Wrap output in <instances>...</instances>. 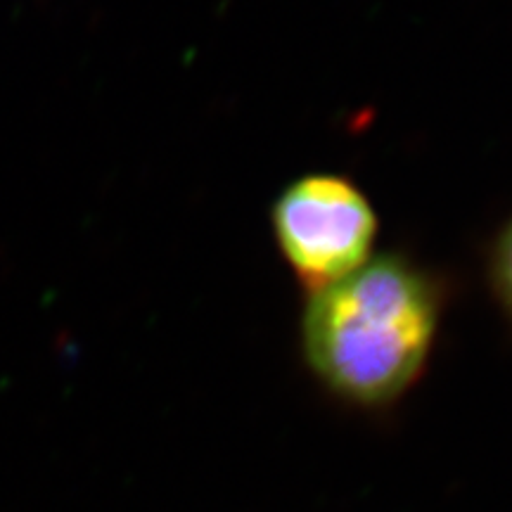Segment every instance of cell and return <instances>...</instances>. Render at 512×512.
Segmentation results:
<instances>
[{
    "mask_svg": "<svg viewBox=\"0 0 512 512\" xmlns=\"http://www.w3.org/2000/svg\"><path fill=\"white\" fill-rule=\"evenodd\" d=\"M441 290L406 256L382 254L309 292L302 313L306 368L349 406L382 411L401 401L430 363Z\"/></svg>",
    "mask_w": 512,
    "mask_h": 512,
    "instance_id": "6da1fadb",
    "label": "cell"
},
{
    "mask_svg": "<svg viewBox=\"0 0 512 512\" xmlns=\"http://www.w3.org/2000/svg\"><path fill=\"white\" fill-rule=\"evenodd\" d=\"M275 245L309 292L347 278L373 259L377 214L363 190L337 174H309L271 209Z\"/></svg>",
    "mask_w": 512,
    "mask_h": 512,
    "instance_id": "7a4b0ae2",
    "label": "cell"
},
{
    "mask_svg": "<svg viewBox=\"0 0 512 512\" xmlns=\"http://www.w3.org/2000/svg\"><path fill=\"white\" fill-rule=\"evenodd\" d=\"M489 283L498 304L512 318V219L498 230L489 256Z\"/></svg>",
    "mask_w": 512,
    "mask_h": 512,
    "instance_id": "3957f363",
    "label": "cell"
}]
</instances>
